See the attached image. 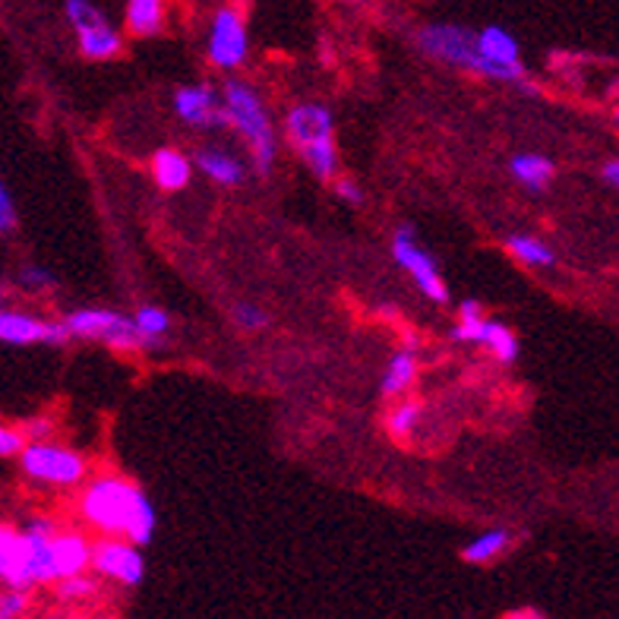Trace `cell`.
<instances>
[{"label": "cell", "instance_id": "21", "mask_svg": "<svg viewBox=\"0 0 619 619\" xmlns=\"http://www.w3.org/2000/svg\"><path fill=\"white\" fill-rule=\"evenodd\" d=\"M508 544H512V534H508L506 528L484 531V534H478L471 544H464L462 559L464 563H471V566H486V563L500 559V556L508 550Z\"/></svg>", "mask_w": 619, "mask_h": 619}, {"label": "cell", "instance_id": "22", "mask_svg": "<svg viewBox=\"0 0 619 619\" xmlns=\"http://www.w3.org/2000/svg\"><path fill=\"white\" fill-rule=\"evenodd\" d=\"M506 250L518 263L534 265V269H550L556 263V253L534 234H512L506 241Z\"/></svg>", "mask_w": 619, "mask_h": 619}, {"label": "cell", "instance_id": "11", "mask_svg": "<svg viewBox=\"0 0 619 619\" xmlns=\"http://www.w3.org/2000/svg\"><path fill=\"white\" fill-rule=\"evenodd\" d=\"M175 111L177 117L197 130H221L228 127V114L221 108L216 88L206 86V83H193V86H183L175 92Z\"/></svg>", "mask_w": 619, "mask_h": 619}, {"label": "cell", "instance_id": "13", "mask_svg": "<svg viewBox=\"0 0 619 619\" xmlns=\"http://www.w3.org/2000/svg\"><path fill=\"white\" fill-rule=\"evenodd\" d=\"M474 48H478L481 57H486L490 64L503 66L515 80H528V76H525V66H522L518 39H515L508 29H503V25H484V29H478V32H474Z\"/></svg>", "mask_w": 619, "mask_h": 619}, {"label": "cell", "instance_id": "33", "mask_svg": "<svg viewBox=\"0 0 619 619\" xmlns=\"http://www.w3.org/2000/svg\"><path fill=\"white\" fill-rule=\"evenodd\" d=\"M20 433H22V440H48V437L54 433V423L44 418H35V420H29Z\"/></svg>", "mask_w": 619, "mask_h": 619}, {"label": "cell", "instance_id": "6", "mask_svg": "<svg viewBox=\"0 0 619 619\" xmlns=\"http://www.w3.org/2000/svg\"><path fill=\"white\" fill-rule=\"evenodd\" d=\"M250 54V32H246V17L241 7L221 3L209 20V35H206V61L221 70L234 73L246 64Z\"/></svg>", "mask_w": 619, "mask_h": 619}, {"label": "cell", "instance_id": "8", "mask_svg": "<svg viewBox=\"0 0 619 619\" xmlns=\"http://www.w3.org/2000/svg\"><path fill=\"white\" fill-rule=\"evenodd\" d=\"M88 569L98 575V578H108V581H117L124 588H136L143 578H146V559L139 547L133 541H120L114 534H105L95 547H92V556H88Z\"/></svg>", "mask_w": 619, "mask_h": 619}, {"label": "cell", "instance_id": "17", "mask_svg": "<svg viewBox=\"0 0 619 619\" xmlns=\"http://www.w3.org/2000/svg\"><path fill=\"white\" fill-rule=\"evenodd\" d=\"M153 177L155 183L168 193L175 190H183L193 177V158H187L183 153L177 149H158L153 155Z\"/></svg>", "mask_w": 619, "mask_h": 619}, {"label": "cell", "instance_id": "25", "mask_svg": "<svg viewBox=\"0 0 619 619\" xmlns=\"http://www.w3.org/2000/svg\"><path fill=\"white\" fill-rule=\"evenodd\" d=\"M418 423H420L418 401H401L398 408L389 411V418H386V427H389V433H392L396 440H408V437H415Z\"/></svg>", "mask_w": 619, "mask_h": 619}, {"label": "cell", "instance_id": "5", "mask_svg": "<svg viewBox=\"0 0 619 619\" xmlns=\"http://www.w3.org/2000/svg\"><path fill=\"white\" fill-rule=\"evenodd\" d=\"M17 459H20L22 474L35 484L66 490V486H80L88 478L86 459L61 442L25 440Z\"/></svg>", "mask_w": 619, "mask_h": 619}, {"label": "cell", "instance_id": "35", "mask_svg": "<svg viewBox=\"0 0 619 619\" xmlns=\"http://www.w3.org/2000/svg\"><path fill=\"white\" fill-rule=\"evenodd\" d=\"M506 617L508 619H541L544 613H541V610H534V607H522V610H508Z\"/></svg>", "mask_w": 619, "mask_h": 619}, {"label": "cell", "instance_id": "18", "mask_svg": "<svg viewBox=\"0 0 619 619\" xmlns=\"http://www.w3.org/2000/svg\"><path fill=\"white\" fill-rule=\"evenodd\" d=\"M124 25L133 39H153L165 29V0H127Z\"/></svg>", "mask_w": 619, "mask_h": 619}, {"label": "cell", "instance_id": "9", "mask_svg": "<svg viewBox=\"0 0 619 619\" xmlns=\"http://www.w3.org/2000/svg\"><path fill=\"white\" fill-rule=\"evenodd\" d=\"M392 256L415 279V285L420 287L423 297H430L433 304H445L449 301V287L442 282L437 260L415 241V231L408 224H401L396 234H392Z\"/></svg>", "mask_w": 619, "mask_h": 619}, {"label": "cell", "instance_id": "4", "mask_svg": "<svg viewBox=\"0 0 619 619\" xmlns=\"http://www.w3.org/2000/svg\"><path fill=\"white\" fill-rule=\"evenodd\" d=\"M287 139L301 153L310 175L319 177L323 183H332L338 177V149H335V120L332 111L319 102H301L287 111L285 117Z\"/></svg>", "mask_w": 619, "mask_h": 619}, {"label": "cell", "instance_id": "27", "mask_svg": "<svg viewBox=\"0 0 619 619\" xmlns=\"http://www.w3.org/2000/svg\"><path fill=\"white\" fill-rule=\"evenodd\" d=\"M54 585H57L54 591H57V597H61V600H86V597L95 595V581H92V578H86L83 573L66 575V578H57Z\"/></svg>", "mask_w": 619, "mask_h": 619}, {"label": "cell", "instance_id": "15", "mask_svg": "<svg viewBox=\"0 0 619 619\" xmlns=\"http://www.w3.org/2000/svg\"><path fill=\"white\" fill-rule=\"evenodd\" d=\"M124 323H127V316H120L117 310L86 307L73 310L64 319V329L70 338H98V342H105L111 332L120 329Z\"/></svg>", "mask_w": 619, "mask_h": 619}, {"label": "cell", "instance_id": "34", "mask_svg": "<svg viewBox=\"0 0 619 619\" xmlns=\"http://www.w3.org/2000/svg\"><path fill=\"white\" fill-rule=\"evenodd\" d=\"M600 177H604V183L607 187H619V161L617 158H610V161H604V168H600Z\"/></svg>", "mask_w": 619, "mask_h": 619}, {"label": "cell", "instance_id": "10", "mask_svg": "<svg viewBox=\"0 0 619 619\" xmlns=\"http://www.w3.org/2000/svg\"><path fill=\"white\" fill-rule=\"evenodd\" d=\"M66 338L64 323H48L32 313L0 307V342L7 345H64Z\"/></svg>", "mask_w": 619, "mask_h": 619}, {"label": "cell", "instance_id": "23", "mask_svg": "<svg viewBox=\"0 0 619 619\" xmlns=\"http://www.w3.org/2000/svg\"><path fill=\"white\" fill-rule=\"evenodd\" d=\"M478 345L490 348V354H493L500 364H515V357H518V338L512 335L508 326L496 323V319H484V332H481V342H478Z\"/></svg>", "mask_w": 619, "mask_h": 619}, {"label": "cell", "instance_id": "31", "mask_svg": "<svg viewBox=\"0 0 619 619\" xmlns=\"http://www.w3.org/2000/svg\"><path fill=\"white\" fill-rule=\"evenodd\" d=\"M17 228V209H13V197L7 193L3 180H0V234H10Z\"/></svg>", "mask_w": 619, "mask_h": 619}, {"label": "cell", "instance_id": "29", "mask_svg": "<svg viewBox=\"0 0 619 619\" xmlns=\"http://www.w3.org/2000/svg\"><path fill=\"white\" fill-rule=\"evenodd\" d=\"M231 316H234V323H238L243 332L263 329L265 323H269V316H265L263 310L256 307V304H238Z\"/></svg>", "mask_w": 619, "mask_h": 619}, {"label": "cell", "instance_id": "19", "mask_svg": "<svg viewBox=\"0 0 619 619\" xmlns=\"http://www.w3.org/2000/svg\"><path fill=\"white\" fill-rule=\"evenodd\" d=\"M508 171H512V177H515L518 183H525L531 190H544L553 180V175H556V165H553L547 155L518 153L512 155Z\"/></svg>", "mask_w": 619, "mask_h": 619}, {"label": "cell", "instance_id": "7", "mask_svg": "<svg viewBox=\"0 0 619 619\" xmlns=\"http://www.w3.org/2000/svg\"><path fill=\"white\" fill-rule=\"evenodd\" d=\"M66 22L76 32L80 54L86 61H114L124 51V35L92 0H66Z\"/></svg>", "mask_w": 619, "mask_h": 619}, {"label": "cell", "instance_id": "1", "mask_svg": "<svg viewBox=\"0 0 619 619\" xmlns=\"http://www.w3.org/2000/svg\"><path fill=\"white\" fill-rule=\"evenodd\" d=\"M80 515L95 531L127 537L136 547H146L158 525L153 500L127 478H117V474H98L86 481L83 496H80Z\"/></svg>", "mask_w": 619, "mask_h": 619}, {"label": "cell", "instance_id": "2", "mask_svg": "<svg viewBox=\"0 0 619 619\" xmlns=\"http://www.w3.org/2000/svg\"><path fill=\"white\" fill-rule=\"evenodd\" d=\"M418 48L449 66H459L471 76H481V80H496V83H512L515 88H522L525 95H537V86H531L528 80H515L512 73H506L503 66L490 64L486 57L478 54L474 48V32L455 25V22H430L418 32Z\"/></svg>", "mask_w": 619, "mask_h": 619}, {"label": "cell", "instance_id": "20", "mask_svg": "<svg viewBox=\"0 0 619 619\" xmlns=\"http://www.w3.org/2000/svg\"><path fill=\"white\" fill-rule=\"evenodd\" d=\"M415 379H418V357L411 352V345L405 348V352H398L392 360H389V367H386V374H382V382H379V389H382V396L396 398L401 392H408L411 386H415Z\"/></svg>", "mask_w": 619, "mask_h": 619}, {"label": "cell", "instance_id": "36", "mask_svg": "<svg viewBox=\"0 0 619 619\" xmlns=\"http://www.w3.org/2000/svg\"><path fill=\"white\" fill-rule=\"evenodd\" d=\"M0 294H3V282H0Z\"/></svg>", "mask_w": 619, "mask_h": 619}, {"label": "cell", "instance_id": "3", "mask_svg": "<svg viewBox=\"0 0 619 619\" xmlns=\"http://www.w3.org/2000/svg\"><path fill=\"white\" fill-rule=\"evenodd\" d=\"M221 108L228 114V127L241 133L243 143L250 146L256 171L269 175L279 158V136H275L272 117L265 111L260 92L243 80H231L224 83V92H221Z\"/></svg>", "mask_w": 619, "mask_h": 619}, {"label": "cell", "instance_id": "16", "mask_svg": "<svg viewBox=\"0 0 619 619\" xmlns=\"http://www.w3.org/2000/svg\"><path fill=\"white\" fill-rule=\"evenodd\" d=\"M193 165L209 180L221 183V187H238V183H243V177H246V168H243L241 158L234 153H228V149H221V146H202L197 158H193Z\"/></svg>", "mask_w": 619, "mask_h": 619}, {"label": "cell", "instance_id": "12", "mask_svg": "<svg viewBox=\"0 0 619 619\" xmlns=\"http://www.w3.org/2000/svg\"><path fill=\"white\" fill-rule=\"evenodd\" d=\"M0 585L3 588H32V569H29V541L22 528L0 525Z\"/></svg>", "mask_w": 619, "mask_h": 619}, {"label": "cell", "instance_id": "26", "mask_svg": "<svg viewBox=\"0 0 619 619\" xmlns=\"http://www.w3.org/2000/svg\"><path fill=\"white\" fill-rule=\"evenodd\" d=\"M20 287L22 291H29V294H42V291H51V287L57 285V279H54V272L51 269H44V265H25L20 269Z\"/></svg>", "mask_w": 619, "mask_h": 619}, {"label": "cell", "instance_id": "28", "mask_svg": "<svg viewBox=\"0 0 619 619\" xmlns=\"http://www.w3.org/2000/svg\"><path fill=\"white\" fill-rule=\"evenodd\" d=\"M29 595L22 588H3L0 591V619H17L29 613Z\"/></svg>", "mask_w": 619, "mask_h": 619}, {"label": "cell", "instance_id": "32", "mask_svg": "<svg viewBox=\"0 0 619 619\" xmlns=\"http://www.w3.org/2000/svg\"><path fill=\"white\" fill-rule=\"evenodd\" d=\"M335 193L345 199L348 206H360L364 202V190H360V183H354L352 177H335Z\"/></svg>", "mask_w": 619, "mask_h": 619}, {"label": "cell", "instance_id": "30", "mask_svg": "<svg viewBox=\"0 0 619 619\" xmlns=\"http://www.w3.org/2000/svg\"><path fill=\"white\" fill-rule=\"evenodd\" d=\"M22 433L20 430H13V427H7V423H0V459H17L22 449Z\"/></svg>", "mask_w": 619, "mask_h": 619}, {"label": "cell", "instance_id": "24", "mask_svg": "<svg viewBox=\"0 0 619 619\" xmlns=\"http://www.w3.org/2000/svg\"><path fill=\"white\" fill-rule=\"evenodd\" d=\"M133 326L139 335H146V338H153V342H161L168 329H171V316H168V310L155 307V304H143V307L133 313L130 319Z\"/></svg>", "mask_w": 619, "mask_h": 619}, {"label": "cell", "instance_id": "14", "mask_svg": "<svg viewBox=\"0 0 619 619\" xmlns=\"http://www.w3.org/2000/svg\"><path fill=\"white\" fill-rule=\"evenodd\" d=\"M88 556H92V544L76 531H54L51 537V559H54V575L66 578V575H80L88 569Z\"/></svg>", "mask_w": 619, "mask_h": 619}]
</instances>
